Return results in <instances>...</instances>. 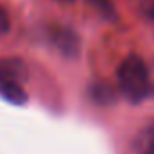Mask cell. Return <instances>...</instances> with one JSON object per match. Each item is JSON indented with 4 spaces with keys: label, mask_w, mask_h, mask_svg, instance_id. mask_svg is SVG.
I'll return each instance as SVG.
<instances>
[{
    "label": "cell",
    "mask_w": 154,
    "mask_h": 154,
    "mask_svg": "<svg viewBox=\"0 0 154 154\" xmlns=\"http://www.w3.org/2000/svg\"><path fill=\"white\" fill-rule=\"evenodd\" d=\"M9 31V17L6 13V9L0 6V36H4Z\"/></svg>",
    "instance_id": "5b68a950"
},
{
    "label": "cell",
    "mask_w": 154,
    "mask_h": 154,
    "mask_svg": "<svg viewBox=\"0 0 154 154\" xmlns=\"http://www.w3.org/2000/svg\"><path fill=\"white\" fill-rule=\"evenodd\" d=\"M131 154H154V118L140 127L131 141Z\"/></svg>",
    "instance_id": "3957f363"
},
{
    "label": "cell",
    "mask_w": 154,
    "mask_h": 154,
    "mask_svg": "<svg viewBox=\"0 0 154 154\" xmlns=\"http://www.w3.org/2000/svg\"><path fill=\"white\" fill-rule=\"evenodd\" d=\"M152 15H154V11H152Z\"/></svg>",
    "instance_id": "52a82bcc"
},
{
    "label": "cell",
    "mask_w": 154,
    "mask_h": 154,
    "mask_svg": "<svg viewBox=\"0 0 154 154\" xmlns=\"http://www.w3.org/2000/svg\"><path fill=\"white\" fill-rule=\"evenodd\" d=\"M26 78L27 71L24 62L18 58L0 60V98L13 105H24L27 102V93L24 89Z\"/></svg>",
    "instance_id": "7a4b0ae2"
},
{
    "label": "cell",
    "mask_w": 154,
    "mask_h": 154,
    "mask_svg": "<svg viewBox=\"0 0 154 154\" xmlns=\"http://www.w3.org/2000/svg\"><path fill=\"white\" fill-rule=\"evenodd\" d=\"M51 42L58 51H62L67 56H74L80 51V40L71 29L65 27H54L51 31Z\"/></svg>",
    "instance_id": "277c9868"
},
{
    "label": "cell",
    "mask_w": 154,
    "mask_h": 154,
    "mask_svg": "<svg viewBox=\"0 0 154 154\" xmlns=\"http://www.w3.org/2000/svg\"><path fill=\"white\" fill-rule=\"evenodd\" d=\"M60 2H69V0H60Z\"/></svg>",
    "instance_id": "8992f818"
},
{
    "label": "cell",
    "mask_w": 154,
    "mask_h": 154,
    "mask_svg": "<svg viewBox=\"0 0 154 154\" xmlns=\"http://www.w3.org/2000/svg\"><path fill=\"white\" fill-rule=\"evenodd\" d=\"M150 72L143 58L129 54L118 67V89L131 103H141L150 94Z\"/></svg>",
    "instance_id": "6da1fadb"
}]
</instances>
